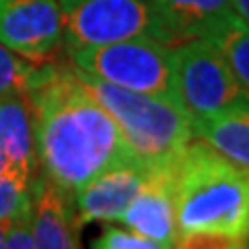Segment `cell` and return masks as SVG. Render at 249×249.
<instances>
[{
	"label": "cell",
	"mask_w": 249,
	"mask_h": 249,
	"mask_svg": "<svg viewBox=\"0 0 249 249\" xmlns=\"http://www.w3.org/2000/svg\"><path fill=\"white\" fill-rule=\"evenodd\" d=\"M175 81L178 104L191 123L249 100L220 50L208 40L175 44Z\"/></svg>",
	"instance_id": "obj_6"
},
{
	"label": "cell",
	"mask_w": 249,
	"mask_h": 249,
	"mask_svg": "<svg viewBox=\"0 0 249 249\" xmlns=\"http://www.w3.org/2000/svg\"><path fill=\"white\" fill-rule=\"evenodd\" d=\"M31 216H23L17 218L9 224L6 231V239H4V247L6 249H34L36 247V239H34V231H31Z\"/></svg>",
	"instance_id": "obj_18"
},
{
	"label": "cell",
	"mask_w": 249,
	"mask_h": 249,
	"mask_svg": "<svg viewBox=\"0 0 249 249\" xmlns=\"http://www.w3.org/2000/svg\"><path fill=\"white\" fill-rule=\"evenodd\" d=\"M67 52L131 37L170 42L154 0H58Z\"/></svg>",
	"instance_id": "obj_5"
},
{
	"label": "cell",
	"mask_w": 249,
	"mask_h": 249,
	"mask_svg": "<svg viewBox=\"0 0 249 249\" xmlns=\"http://www.w3.org/2000/svg\"><path fill=\"white\" fill-rule=\"evenodd\" d=\"M0 44L31 62H50L62 48L58 0H0Z\"/></svg>",
	"instance_id": "obj_7"
},
{
	"label": "cell",
	"mask_w": 249,
	"mask_h": 249,
	"mask_svg": "<svg viewBox=\"0 0 249 249\" xmlns=\"http://www.w3.org/2000/svg\"><path fill=\"white\" fill-rule=\"evenodd\" d=\"M67 54L75 69L96 79L178 104L175 44L154 37H131L112 44L77 48Z\"/></svg>",
	"instance_id": "obj_4"
},
{
	"label": "cell",
	"mask_w": 249,
	"mask_h": 249,
	"mask_svg": "<svg viewBox=\"0 0 249 249\" xmlns=\"http://www.w3.org/2000/svg\"><path fill=\"white\" fill-rule=\"evenodd\" d=\"M31 216V183L13 170H0V220Z\"/></svg>",
	"instance_id": "obj_16"
},
{
	"label": "cell",
	"mask_w": 249,
	"mask_h": 249,
	"mask_svg": "<svg viewBox=\"0 0 249 249\" xmlns=\"http://www.w3.org/2000/svg\"><path fill=\"white\" fill-rule=\"evenodd\" d=\"M31 231L40 249L79 247V220L75 197L62 191L46 175L37 173L31 183Z\"/></svg>",
	"instance_id": "obj_10"
},
{
	"label": "cell",
	"mask_w": 249,
	"mask_h": 249,
	"mask_svg": "<svg viewBox=\"0 0 249 249\" xmlns=\"http://www.w3.org/2000/svg\"><path fill=\"white\" fill-rule=\"evenodd\" d=\"M79 81L119 124L135 160L145 168L170 166L193 137V123L178 104L96 79L75 69Z\"/></svg>",
	"instance_id": "obj_3"
},
{
	"label": "cell",
	"mask_w": 249,
	"mask_h": 249,
	"mask_svg": "<svg viewBox=\"0 0 249 249\" xmlns=\"http://www.w3.org/2000/svg\"><path fill=\"white\" fill-rule=\"evenodd\" d=\"M93 247L98 249H158L152 239H147L131 229L106 227L104 232L93 241Z\"/></svg>",
	"instance_id": "obj_17"
},
{
	"label": "cell",
	"mask_w": 249,
	"mask_h": 249,
	"mask_svg": "<svg viewBox=\"0 0 249 249\" xmlns=\"http://www.w3.org/2000/svg\"><path fill=\"white\" fill-rule=\"evenodd\" d=\"M247 247H249V241H247Z\"/></svg>",
	"instance_id": "obj_22"
},
{
	"label": "cell",
	"mask_w": 249,
	"mask_h": 249,
	"mask_svg": "<svg viewBox=\"0 0 249 249\" xmlns=\"http://www.w3.org/2000/svg\"><path fill=\"white\" fill-rule=\"evenodd\" d=\"M13 220H0V249L4 247V239H6V231H9V224Z\"/></svg>",
	"instance_id": "obj_20"
},
{
	"label": "cell",
	"mask_w": 249,
	"mask_h": 249,
	"mask_svg": "<svg viewBox=\"0 0 249 249\" xmlns=\"http://www.w3.org/2000/svg\"><path fill=\"white\" fill-rule=\"evenodd\" d=\"M27 98L40 173L69 196L135 160L112 114L85 89L73 65L48 62Z\"/></svg>",
	"instance_id": "obj_1"
},
{
	"label": "cell",
	"mask_w": 249,
	"mask_h": 249,
	"mask_svg": "<svg viewBox=\"0 0 249 249\" xmlns=\"http://www.w3.org/2000/svg\"><path fill=\"white\" fill-rule=\"evenodd\" d=\"M0 170H6V162H4V156L0 152Z\"/></svg>",
	"instance_id": "obj_21"
},
{
	"label": "cell",
	"mask_w": 249,
	"mask_h": 249,
	"mask_svg": "<svg viewBox=\"0 0 249 249\" xmlns=\"http://www.w3.org/2000/svg\"><path fill=\"white\" fill-rule=\"evenodd\" d=\"M0 152L4 156L6 168L34 183L40 166L27 96L0 93Z\"/></svg>",
	"instance_id": "obj_12"
},
{
	"label": "cell",
	"mask_w": 249,
	"mask_h": 249,
	"mask_svg": "<svg viewBox=\"0 0 249 249\" xmlns=\"http://www.w3.org/2000/svg\"><path fill=\"white\" fill-rule=\"evenodd\" d=\"M156 13L173 44L208 40L235 21L232 0H154Z\"/></svg>",
	"instance_id": "obj_11"
},
{
	"label": "cell",
	"mask_w": 249,
	"mask_h": 249,
	"mask_svg": "<svg viewBox=\"0 0 249 249\" xmlns=\"http://www.w3.org/2000/svg\"><path fill=\"white\" fill-rule=\"evenodd\" d=\"M212 44L220 50L232 75L237 77L243 91L249 96V27L235 19L227 29H222L214 37Z\"/></svg>",
	"instance_id": "obj_15"
},
{
	"label": "cell",
	"mask_w": 249,
	"mask_h": 249,
	"mask_svg": "<svg viewBox=\"0 0 249 249\" xmlns=\"http://www.w3.org/2000/svg\"><path fill=\"white\" fill-rule=\"evenodd\" d=\"M232 13L245 27H249V0H232Z\"/></svg>",
	"instance_id": "obj_19"
},
{
	"label": "cell",
	"mask_w": 249,
	"mask_h": 249,
	"mask_svg": "<svg viewBox=\"0 0 249 249\" xmlns=\"http://www.w3.org/2000/svg\"><path fill=\"white\" fill-rule=\"evenodd\" d=\"M48 62H31L21 58L0 44V93L27 96L42 79Z\"/></svg>",
	"instance_id": "obj_14"
},
{
	"label": "cell",
	"mask_w": 249,
	"mask_h": 249,
	"mask_svg": "<svg viewBox=\"0 0 249 249\" xmlns=\"http://www.w3.org/2000/svg\"><path fill=\"white\" fill-rule=\"evenodd\" d=\"M121 222L127 229L152 239L158 249L177 247L175 164L147 168L142 189L124 210Z\"/></svg>",
	"instance_id": "obj_8"
},
{
	"label": "cell",
	"mask_w": 249,
	"mask_h": 249,
	"mask_svg": "<svg viewBox=\"0 0 249 249\" xmlns=\"http://www.w3.org/2000/svg\"><path fill=\"white\" fill-rule=\"evenodd\" d=\"M193 137L249 170V100L193 123Z\"/></svg>",
	"instance_id": "obj_13"
},
{
	"label": "cell",
	"mask_w": 249,
	"mask_h": 249,
	"mask_svg": "<svg viewBox=\"0 0 249 249\" xmlns=\"http://www.w3.org/2000/svg\"><path fill=\"white\" fill-rule=\"evenodd\" d=\"M145 177L147 168L133 160L91 178L75 193V212L79 224L121 222L124 210L139 193Z\"/></svg>",
	"instance_id": "obj_9"
},
{
	"label": "cell",
	"mask_w": 249,
	"mask_h": 249,
	"mask_svg": "<svg viewBox=\"0 0 249 249\" xmlns=\"http://www.w3.org/2000/svg\"><path fill=\"white\" fill-rule=\"evenodd\" d=\"M175 210L178 237L204 235L232 249L247 247L249 170L191 139L175 160Z\"/></svg>",
	"instance_id": "obj_2"
}]
</instances>
